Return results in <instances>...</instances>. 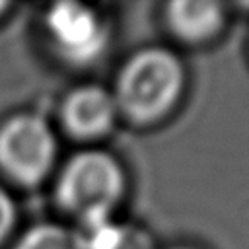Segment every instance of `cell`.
<instances>
[{
	"label": "cell",
	"instance_id": "7",
	"mask_svg": "<svg viewBox=\"0 0 249 249\" xmlns=\"http://www.w3.org/2000/svg\"><path fill=\"white\" fill-rule=\"evenodd\" d=\"M12 249H80V243L74 230L54 222H41L27 228Z\"/></svg>",
	"mask_w": 249,
	"mask_h": 249
},
{
	"label": "cell",
	"instance_id": "4",
	"mask_svg": "<svg viewBox=\"0 0 249 249\" xmlns=\"http://www.w3.org/2000/svg\"><path fill=\"white\" fill-rule=\"evenodd\" d=\"M49 45L60 60L72 66L93 64L109 43L105 18L80 2H56L43 16Z\"/></svg>",
	"mask_w": 249,
	"mask_h": 249
},
{
	"label": "cell",
	"instance_id": "2",
	"mask_svg": "<svg viewBox=\"0 0 249 249\" xmlns=\"http://www.w3.org/2000/svg\"><path fill=\"white\" fill-rule=\"evenodd\" d=\"M126 177L121 161L105 150L72 154L54 183L56 204L78 222L111 218L123 200Z\"/></svg>",
	"mask_w": 249,
	"mask_h": 249
},
{
	"label": "cell",
	"instance_id": "8",
	"mask_svg": "<svg viewBox=\"0 0 249 249\" xmlns=\"http://www.w3.org/2000/svg\"><path fill=\"white\" fill-rule=\"evenodd\" d=\"M124 224H119L111 218H97L88 222H78L74 230L80 249H119L123 239Z\"/></svg>",
	"mask_w": 249,
	"mask_h": 249
},
{
	"label": "cell",
	"instance_id": "12",
	"mask_svg": "<svg viewBox=\"0 0 249 249\" xmlns=\"http://www.w3.org/2000/svg\"><path fill=\"white\" fill-rule=\"evenodd\" d=\"M177 249H189V247H177Z\"/></svg>",
	"mask_w": 249,
	"mask_h": 249
},
{
	"label": "cell",
	"instance_id": "1",
	"mask_svg": "<svg viewBox=\"0 0 249 249\" xmlns=\"http://www.w3.org/2000/svg\"><path fill=\"white\" fill-rule=\"evenodd\" d=\"M183 84L181 60L167 49L146 47L124 60L111 93L121 117L134 124H150L171 111Z\"/></svg>",
	"mask_w": 249,
	"mask_h": 249
},
{
	"label": "cell",
	"instance_id": "10",
	"mask_svg": "<svg viewBox=\"0 0 249 249\" xmlns=\"http://www.w3.org/2000/svg\"><path fill=\"white\" fill-rule=\"evenodd\" d=\"M119 249H154V241L148 235V231L124 224L123 230V239L119 243Z\"/></svg>",
	"mask_w": 249,
	"mask_h": 249
},
{
	"label": "cell",
	"instance_id": "9",
	"mask_svg": "<svg viewBox=\"0 0 249 249\" xmlns=\"http://www.w3.org/2000/svg\"><path fill=\"white\" fill-rule=\"evenodd\" d=\"M16 224V204L10 193L0 185V245L8 239Z\"/></svg>",
	"mask_w": 249,
	"mask_h": 249
},
{
	"label": "cell",
	"instance_id": "5",
	"mask_svg": "<svg viewBox=\"0 0 249 249\" xmlns=\"http://www.w3.org/2000/svg\"><path fill=\"white\" fill-rule=\"evenodd\" d=\"M58 117L72 138L97 140L115 128L119 109L111 89L99 84H82L64 95Z\"/></svg>",
	"mask_w": 249,
	"mask_h": 249
},
{
	"label": "cell",
	"instance_id": "6",
	"mask_svg": "<svg viewBox=\"0 0 249 249\" xmlns=\"http://www.w3.org/2000/svg\"><path fill=\"white\" fill-rule=\"evenodd\" d=\"M224 19L222 6L208 0H175L165 8V21L171 33L183 41H204L212 37Z\"/></svg>",
	"mask_w": 249,
	"mask_h": 249
},
{
	"label": "cell",
	"instance_id": "3",
	"mask_svg": "<svg viewBox=\"0 0 249 249\" xmlns=\"http://www.w3.org/2000/svg\"><path fill=\"white\" fill-rule=\"evenodd\" d=\"M56 161V136L37 113H16L0 124V171L21 187L43 183Z\"/></svg>",
	"mask_w": 249,
	"mask_h": 249
},
{
	"label": "cell",
	"instance_id": "11",
	"mask_svg": "<svg viewBox=\"0 0 249 249\" xmlns=\"http://www.w3.org/2000/svg\"><path fill=\"white\" fill-rule=\"evenodd\" d=\"M8 8H10V2H4V0H0V16H2V14H4Z\"/></svg>",
	"mask_w": 249,
	"mask_h": 249
}]
</instances>
